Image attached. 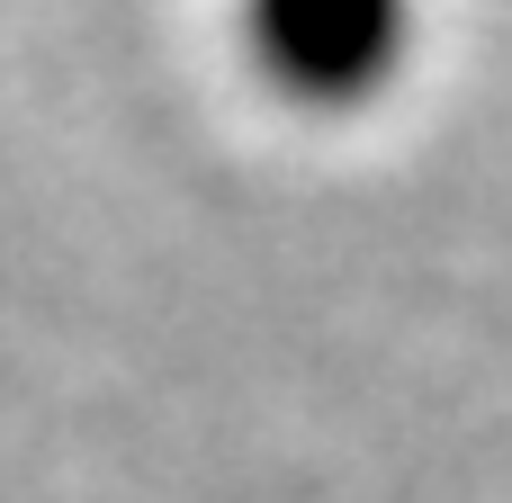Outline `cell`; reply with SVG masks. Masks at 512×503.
Masks as SVG:
<instances>
[{
  "instance_id": "obj_1",
  "label": "cell",
  "mask_w": 512,
  "mask_h": 503,
  "mask_svg": "<svg viewBox=\"0 0 512 503\" xmlns=\"http://www.w3.org/2000/svg\"><path fill=\"white\" fill-rule=\"evenodd\" d=\"M243 63L288 108H360L414 45V0H234Z\"/></svg>"
}]
</instances>
